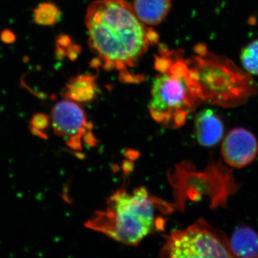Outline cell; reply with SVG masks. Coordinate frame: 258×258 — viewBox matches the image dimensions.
Listing matches in <instances>:
<instances>
[{
  "label": "cell",
  "mask_w": 258,
  "mask_h": 258,
  "mask_svg": "<svg viewBox=\"0 0 258 258\" xmlns=\"http://www.w3.org/2000/svg\"><path fill=\"white\" fill-rule=\"evenodd\" d=\"M88 45L108 71L116 70L125 82H137L129 74L149 47L157 43V32L139 20L125 0H96L86 15ZM139 78V77H138Z\"/></svg>",
  "instance_id": "1"
},
{
  "label": "cell",
  "mask_w": 258,
  "mask_h": 258,
  "mask_svg": "<svg viewBox=\"0 0 258 258\" xmlns=\"http://www.w3.org/2000/svg\"><path fill=\"white\" fill-rule=\"evenodd\" d=\"M166 208L167 204L151 195L144 186L132 192L120 189L86 226L120 243L138 245L148 235L164 230L165 220L160 215Z\"/></svg>",
  "instance_id": "2"
},
{
  "label": "cell",
  "mask_w": 258,
  "mask_h": 258,
  "mask_svg": "<svg viewBox=\"0 0 258 258\" xmlns=\"http://www.w3.org/2000/svg\"><path fill=\"white\" fill-rule=\"evenodd\" d=\"M195 52L186 62L202 101L235 108L257 94V85L251 75L230 59L210 52L203 45H197Z\"/></svg>",
  "instance_id": "3"
},
{
  "label": "cell",
  "mask_w": 258,
  "mask_h": 258,
  "mask_svg": "<svg viewBox=\"0 0 258 258\" xmlns=\"http://www.w3.org/2000/svg\"><path fill=\"white\" fill-rule=\"evenodd\" d=\"M149 112L153 119L168 128H178L203 103L197 92L186 60L172 52L170 62L159 71L151 93Z\"/></svg>",
  "instance_id": "4"
},
{
  "label": "cell",
  "mask_w": 258,
  "mask_h": 258,
  "mask_svg": "<svg viewBox=\"0 0 258 258\" xmlns=\"http://www.w3.org/2000/svg\"><path fill=\"white\" fill-rule=\"evenodd\" d=\"M161 257H234L230 240L222 231L199 219L183 230L166 236Z\"/></svg>",
  "instance_id": "5"
},
{
  "label": "cell",
  "mask_w": 258,
  "mask_h": 258,
  "mask_svg": "<svg viewBox=\"0 0 258 258\" xmlns=\"http://www.w3.org/2000/svg\"><path fill=\"white\" fill-rule=\"evenodd\" d=\"M52 123L56 134L75 151L82 150L85 144L93 147L97 143L92 123L76 102L68 99L57 102L52 109Z\"/></svg>",
  "instance_id": "6"
},
{
  "label": "cell",
  "mask_w": 258,
  "mask_h": 258,
  "mask_svg": "<svg viewBox=\"0 0 258 258\" xmlns=\"http://www.w3.org/2000/svg\"><path fill=\"white\" fill-rule=\"evenodd\" d=\"M221 154L225 164L230 167H246L257 157V139L247 129L242 127L232 129L222 141Z\"/></svg>",
  "instance_id": "7"
},
{
  "label": "cell",
  "mask_w": 258,
  "mask_h": 258,
  "mask_svg": "<svg viewBox=\"0 0 258 258\" xmlns=\"http://www.w3.org/2000/svg\"><path fill=\"white\" fill-rule=\"evenodd\" d=\"M195 135L203 147H214L223 139L224 127L222 118L212 110L200 112L195 118Z\"/></svg>",
  "instance_id": "8"
},
{
  "label": "cell",
  "mask_w": 258,
  "mask_h": 258,
  "mask_svg": "<svg viewBox=\"0 0 258 258\" xmlns=\"http://www.w3.org/2000/svg\"><path fill=\"white\" fill-rule=\"evenodd\" d=\"M134 12L146 25L156 26L164 21L171 8V0H134Z\"/></svg>",
  "instance_id": "9"
},
{
  "label": "cell",
  "mask_w": 258,
  "mask_h": 258,
  "mask_svg": "<svg viewBox=\"0 0 258 258\" xmlns=\"http://www.w3.org/2000/svg\"><path fill=\"white\" fill-rule=\"evenodd\" d=\"M98 93L96 79L91 75H79L70 80L62 94L66 99L77 103H88L93 101Z\"/></svg>",
  "instance_id": "10"
},
{
  "label": "cell",
  "mask_w": 258,
  "mask_h": 258,
  "mask_svg": "<svg viewBox=\"0 0 258 258\" xmlns=\"http://www.w3.org/2000/svg\"><path fill=\"white\" fill-rule=\"evenodd\" d=\"M229 240L234 257H258V234L248 226L237 227Z\"/></svg>",
  "instance_id": "11"
},
{
  "label": "cell",
  "mask_w": 258,
  "mask_h": 258,
  "mask_svg": "<svg viewBox=\"0 0 258 258\" xmlns=\"http://www.w3.org/2000/svg\"><path fill=\"white\" fill-rule=\"evenodd\" d=\"M61 13L59 8L51 3H43L34 10L35 23L42 26H52L58 22Z\"/></svg>",
  "instance_id": "12"
},
{
  "label": "cell",
  "mask_w": 258,
  "mask_h": 258,
  "mask_svg": "<svg viewBox=\"0 0 258 258\" xmlns=\"http://www.w3.org/2000/svg\"><path fill=\"white\" fill-rule=\"evenodd\" d=\"M240 60L246 72L258 76V39L249 42L242 49Z\"/></svg>",
  "instance_id": "13"
},
{
  "label": "cell",
  "mask_w": 258,
  "mask_h": 258,
  "mask_svg": "<svg viewBox=\"0 0 258 258\" xmlns=\"http://www.w3.org/2000/svg\"><path fill=\"white\" fill-rule=\"evenodd\" d=\"M49 120L48 116L43 113H37L34 115L30 122L32 132H35L37 135L42 136L49 126Z\"/></svg>",
  "instance_id": "14"
},
{
  "label": "cell",
  "mask_w": 258,
  "mask_h": 258,
  "mask_svg": "<svg viewBox=\"0 0 258 258\" xmlns=\"http://www.w3.org/2000/svg\"><path fill=\"white\" fill-rule=\"evenodd\" d=\"M1 39L5 43H12L15 40L14 34L9 30H5L2 32Z\"/></svg>",
  "instance_id": "15"
}]
</instances>
